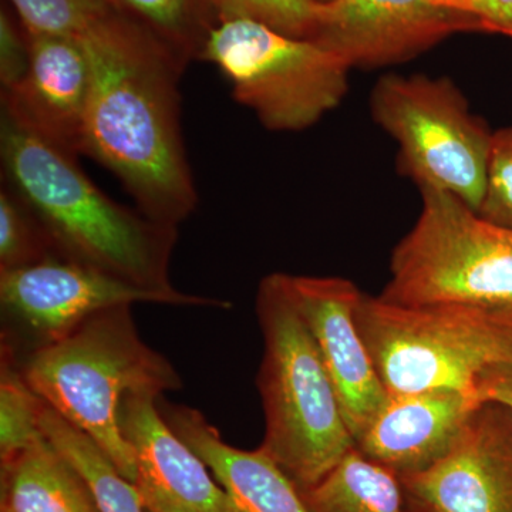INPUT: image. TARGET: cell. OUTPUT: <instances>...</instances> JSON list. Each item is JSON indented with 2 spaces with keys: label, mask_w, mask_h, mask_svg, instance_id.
<instances>
[{
  "label": "cell",
  "mask_w": 512,
  "mask_h": 512,
  "mask_svg": "<svg viewBox=\"0 0 512 512\" xmlns=\"http://www.w3.org/2000/svg\"><path fill=\"white\" fill-rule=\"evenodd\" d=\"M79 39L92 72L80 154L116 175L137 210L178 227L198 205L181 130L187 64L120 12Z\"/></svg>",
  "instance_id": "obj_1"
},
{
  "label": "cell",
  "mask_w": 512,
  "mask_h": 512,
  "mask_svg": "<svg viewBox=\"0 0 512 512\" xmlns=\"http://www.w3.org/2000/svg\"><path fill=\"white\" fill-rule=\"evenodd\" d=\"M2 181L36 215L55 254L150 291L181 293L170 281L178 227L104 194L67 153L0 114Z\"/></svg>",
  "instance_id": "obj_2"
},
{
  "label": "cell",
  "mask_w": 512,
  "mask_h": 512,
  "mask_svg": "<svg viewBox=\"0 0 512 512\" xmlns=\"http://www.w3.org/2000/svg\"><path fill=\"white\" fill-rule=\"evenodd\" d=\"M19 365L30 389L136 483V457L121 431L120 404L127 393L180 390L183 380L140 338L131 305L96 313L63 339L29 352Z\"/></svg>",
  "instance_id": "obj_3"
},
{
  "label": "cell",
  "mask_w": 512,
  "mask_h": 512,
  "mask_svg": "<svg viewBox=\"0 0 512 512\" xmlns=\"http://www.w3.org/2000/svg\"><path fill=\"white\" fill-rule=\"evenodd\" d=\"M255 311L264 336V357L256 377L265 413L261 448L305 491L319 483L356 441L282 272L262 279Z\"/></svg>",
  "instance_id": "obj_4"
},
{
  "label": "cell",
  "mask_w": 512,
  "mask_h": 512,
  "mask_svg": "<svg viewBox=\"0 0 512 512\" xmlns=\"http://www.w3.org/2000/svg\"><path fill=\"white\" fill-rule=\"evenodd\" d=\"M420 194L419 218L394 248L380 298L474 312L512 328V229L447 192Z\"/></svg>",
  "instance_id": "obj_5"
},
{
  "label": "cell",
  "mask_w": 512,
  "mask_h": 512,
  "mask_svg": "<svg viewBox=\"0 0 512 512\" xmlns=\"http://www.w3.org/2000/svg\"><path fill=\"white\" fill-rule=\"evenodd\" d=\"M356 319L389 394H476L485 370L512 360V328L478 313L397 305L363 293Z\"/></svg>",
  "instance_id": "obj_6"
},
{
  "label": "cell",
  "mask_w": 512,
  "mask_h": 512,
  "mask_svg": "<svg viewBox=\"0 0 512 512\" xmlns=\"http://www.w3.org/2000/svg\"><path fill=\"white\" fill-rule=\"evenodd\" d=\"M369 106L377 126L399 146V170L419 190L447 192L480 210L494 131L453 80L384 74Z\"/></svg>",
  "instance_id": "obj_7"
},
{
  "label": "cell",
  "mask_w": 512,
  "mask_h": 512,
  "mask_svg": "<svg viewBox=\"0 0 512 512\" xmlns=\"http://www.w3.org/2000/svg\"><path fill=\"white\" fill-rule=\"evenodd\" d=\"M198 59L215 64L234 99L271 131L315 126L349 92L352 69L342 57L254 20L212 26Z\"/></svg>",
  "instance_id": "obj_8"
},
{
  "label": "cell",
  "mask_w": 512,
  "mask_h": 512,
  "mask_svg": "<svg viewBox=\"0 0 512 512\" xmlns=\"http://www.w3.org/2000/svg\"><path fill=\"white\" fill-rule=\"evenodd\" d=\"M138 302L217 309L231 306L207 296L150 291L57 256L0 271L3 315L16 333L30 340L29 352L63 339L96 313Z\"/></svg>",
  "instance_id": "obj_9"
},
{
  "label": "cell",
  "mask_w": 512,
  "mask_h": 512,
  "mask_svg": "<svg viewBox=\"0 0 512 512\" xmlns=\"http://www.w3.org/2000/svg\"><path fill=\"white\" fill-rule=\"evenodd\" d=\"M460 32H480L464 13L431 0L320 2L313 42L342 57L350 69L407 62Z\"/></svg>",
  "instance_id": "obj_10"
},
{
  "label": "cell",
  "mask_w": 512,
  "mask_h": 512,
  "mask_svg": "<svg viewBox=\"0 0 512 512\" xmlns=\"http://www.w3.org/2000/svg\"><path fill=\"white\" fill-rule=\"evenodd\" d=\"M282 279L308 326L356 441L389 399L357 325L356 311L363 292L350 279L339 276L282 272Z\"/></svg>",
  "instance_id": "obj_11"
},
{
  "label": "cell",
  "mask_w": 512,
  "mask_h": 512,
  "mask_svg": "<svg viewBox=\"0 0 512 512\" xmlns=\"http://www.w3.org/2000/svg\"><path fill=\"white\" fill-rule=\"evenodd\" d=\"M402 483L427 512H512L510 413L481 404L446 456Z\"/></svg>",
  "instance_id": "obj_12"
},
{
  "label": "cell",
  "mask_w": 512,
  "mask_h": 512,
  "mask_svg": "<svg viewBox=\"0 0 512 512\" xmlns=\"http://www.w3.org/2000/svg\"><path fill=\"white\" fill-rule=\"evenodd\" d=\"M158 396L133 392L120 404V427L134 451L136 487L147 512H239L224 488L168 426Z\"/></svg>",
  "instance_id": "obj_13"
},
{
  "label": "cell",
  "mask_w": 512,
  "mask_h": 512,
  "mask_svg": "<svg viewBox=\"0 0 512 512\" xmlns=\"http://www.w3.org/2000/svg\"><path fill=\"white\" fill-rule=\"evenodd\" d=\"M26 35L29 70L2 93V111L77 157L92 86L89 57L79 37Z\"/></svg>",
  "instance_id": "obj_14"
},
{
  "label": "cell",
  "mask_w": 512,
  "mask_h": 512,
  "mask_svg": "<svg viewBox=\"0 0 512 512\" xmlns=\"http://www.w3.org/2000/svg\"><path fill=\"white\" fill-rule=\"evenodd\" d=\"M481 404L458 390L389 394L356 448L400 478L412 476L446 456Z\"/></svg>",
  "instance_id": "obj_15"
},
{
  "label": "cell",
  "mask_w": 512,
  "mask_h": 512,
  "mask_svg": "<svg viewBox=\"0 0 512 512\" xmlns=\"http://www.w3.org/2000/svg\"><path fill=\"white\" fill-rule=\"evenodd\" d=\"M160 412L207 464L239 512H313L301 488L261 447L247 451L229 446L204 414L192 407L163 404Z\"/></svg>",
  "instance_id": "obj_16"
},
{
  "label": "cell",
  "mask_w": 512,
  "mask_h": 512,
  "mask_svg": "<svg viewBox=\"0 0 512 512\" xmlns=\"http://www.w3.org/2000/svg\"><path fill=\"white\" fill-rule=\"evenodd\" d=\"M0 512H100L79 471L43 434L2 463Z\"/></svg>",
  "instance_id": "obj_17"
},
{
  "label": "cell",
  "mask_w": 512,
  "mask_h": 512,
  "mask_svg": "<svg viewBox=\"0 0 512 512\" xmlns=\"http://www.w3.org/2000/svg\"><path fill=\"white\" fill-rule=\"evenodd\" d=\"M403 488L402 478L355 446L302 493L313 512H406Z\"/></svg>",
  "instance_id": "obj_18"
},
{
  "label": "cell",
  "mask_w": 512,
  "mask_h": 512,
  "mask_svg": "<svg viewBox=\"0 0 512 512\" xmlns=\"http://www.w3.org/2000/svg\"><path fill=\"white\" fill-rule=\"evenodd\" d=\"M40 429L79 471L92 490L100 512H147L136 484L121 476L110 458L90 437L64 420L43 400Z\"/></svg>",
  "instance_id": "obj_19"
},
{
  "label": "cell",
  "mask_w": 512,
  "mask_h": 512,
  "mask_svg": "<svg viewBox=\"0 0 512 512\" xmlns=\"http://www.w3.org/2000/svg\"><path fill=\"white\" fill-rule=\"evenodd\" d=\"M121 13L146 28L188 64L200 57L215 25L204 0H111Z\"/></svg>",
  "instance_id": "obj_20"
},
{
  "label": "cell",
  "mask_w": 512,
  "mask_h": 512,
  "mask_svg": "<svg viewBox=\"0 0 512 512\" xmlns=\"http://www.w3.org/2000/svg\"><path fill=\"white\" fill-rule=\"evenodd\" d=\"M42 399L32 389L20 369L16 350L2 340L0 372V461H8L42 439L40 429Z\"/></svg>",
  "instance_id": "obj_21"
},
{
  "label": "cell",
  "mask_w": 512,
  "mask_h": 512,
  "mask_svg": "<svg viewBox=\"0 0 512 512\" xmlns=\"http://www.w3.org/2000/svg\"><path fill=\"white\" fill-rule=\"evenodd\" d=\"M55 256L52 242L36 215L3 181L0 190V271L25 268Z\"/></svg>",
  "instance_id": "obj_22"
},
{
  "label": "cell",
  "mask_w": 512,
  "mask_h": 512,
  "mask_svg": "<svg viewBox=\"0 0 512 512\" xmlns=\"http://www.w3.org/2000/svg\"><path fill=\"white\" fill-rule=\"evenodd\" d=\"M10 3L29 35L79 37L101 20L120 12L111 0H10Z\"/></svg>",
  "instance_id": "obj_23"
},
{
  "label": "cell",
  "mask_w": 512,
  "mask_h": 512,
  "mask_svg": "<svg viewBox=\"0 0 512 512\" xmlns=\"http://www.w3.org/2000/svg\"><path fill=\"white\" fill-rule=\"evenodd\" d=\"M215 25L254 20L276 32L311 40L318 26V0H204Z\"/></svg>",
  "instance_id": "obj_24"
},
{
  "label": "cell",
  "mask_w": 512,
  "mask_h": 512,
  "mask_svg": "<svg viewBox=\"0 0 512 512\" xmlns=\"http://www.w3.org/2000/svg\"><path fill=\"white\" fill-rule=\"evenodd\" d=\"M477 214L491 224L512 229V126L494 131L483 201Z\"/></svg>",
  "instance_id": "obj_25"
},
{
  "label": "cell",
  "mask_w": 512,
  "mask_h": 512,
  "mask_svg": "<svg viewBox=\"0 0 512 512\" xmlns=\"http://www.w3.org/2000/svg\"><path fill=\"white\" fill-rule=\"evenodd\" d=\"M30 45L25 29L18 25L5 8L0 10V84L2 93L15 89L28 73Z\"/></svg>",
  "instance_id": "obj_26"
},
{
  "label": "cell",
  "mask_w": 512,
  "mask_h": 512,
  "mask_svg": "<svg viewBox=\"0 0 512 512\" xmlns=\"http://www.w3.org/2000/svg\"><path fill=\"white\" fill-rule=\"evenodd\" d=\"M441 8L464 13L480 32L498 33L512 39V0H431Z\"/></svg>",
  "instance_id": "obj_27"
},
{
  "label": "cell",
  "mask_w": 512,
  "mask_h": 512,
  "mask_svg": "<svg viewBox=\"0 0 512 512\" xmlns=\"http://www.w3.org/2000/svg\"><path fill=\"white\" fill-rule=\"evenodd\" d=\"M476 394L481 403H493L503 407L512 419V360L485 370L478 379Z\"/></svg>",
  "instance_id": "obj_28"
},
{
  "label": "cell",
  "mask_w": 512,
  "mask_h": 512,
  "mask_svg": "<svg viewBox=\"0 0 512 512\" xmlns=\"http://www.w3.org/2000/svg\"><path fill=\"white\" fill-rule=\"evenodd\" d=\"M318 2H330V0H318Z\"/></svg>",
  "instance_id": "obj_29"
}]
</instances>
